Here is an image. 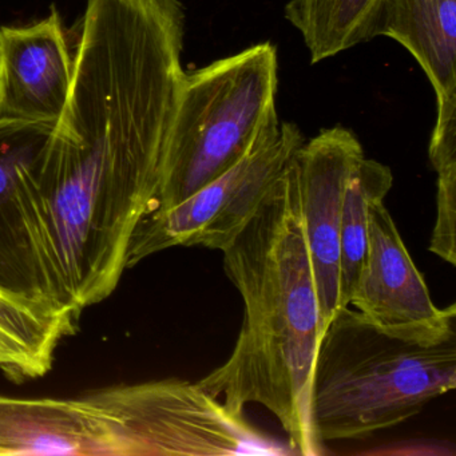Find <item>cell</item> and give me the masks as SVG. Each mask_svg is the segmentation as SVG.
<instances>
[{"label": "cell", "instance_id": "6da1fadb", "mask_svg": "<svg viewBox=\"0 0 456 456\" xmlns=\"http://www.w3.org/2000/svg\"><path fill=\"white\" fill-rule=\"evenodd\" d=\"M178 86L119 45L74 55L65 109L41 167L63 293L81 314L113 293L130 237L159 189Z\"/></svg>", "mask_w": 456, "mask_h": 456}, {"label": "cell", "instance_id": "7a4b0ae2", "mask_svg": "<svg viewBox=\"0 0 456 456\" xmlns=\"http://www.w3.org/2000/svg\"><path fill=\"white\" fill-rule=\"evenodd\" d=\"M224 269L244 301L229 359L197 381L229 410L264 405L292 452L324 453L309 413L312 370L322 340L320 303L304 233L295 156L236 239Z\"/></svg>", "mask_w": 456, "mask_h": 456}, {"label": "cell", "instance_id": "3957f363", "mask_svg": "<svg viewBox=\"0 0 456 456\" xmlns=\"http://www.w3.org/2000/svg\"><path fill=\"white\" fill-rule=\"evenodd\" d=\"M456 387V336L420 346L338 309L320 340L309 413L320 442L367 439L418 415Z\"/></svg>", "mask_w": 456, "mask_h": 456}, {"label": "cell", "instance_id": "277c9868", "mask_svg": "<svg viewBox=\"0 0 456 456\" xmlns=\"http://www.w3.org/2000/svg\"><path fill=\"white\" fill-rule=\"evenodd\" d=\"M277 87L271 42L185 71L161 180L142 217L175 207L234 167L277 116Z\"/></svg>", "mask_w": 456, "mask_h": 456}, {"label": "cell", "instance_id": "5b68a950", "mask_svg": "<svg viewBox=\"0 0 456 456\" xmlns=\"http://www.w3.org/2000/svg\"><path fill=\"white\" fill-rule=\"evenodd\" d=\"M297 125L274 116L245 156L228 172L164 212L138 221L126 268L175 247L223 250L255 215L272 185L304 143Z\"/></svg>", "mask_w": 456, "mask_h": 456}, {"label": "cell", "instance_id": "8992f818", "mask_svg": "<svg viewBox=\"0 0 456 456\" xmlns=\"http://www.w3.org/2000/svg\"><path fill=\"white\" fill-rule=\"evenodd\" d=\"M54 127L0 122V287L73 312L63 293L41 183Z\"/></svg>", "mask_w": 456, "mask_h": 456}, {"label": "cell", "instance_id": "52a82bcc", "mask_svg": "<svg viewBox=\"0 0 456 456\" xmlns=\"http://www.w3.org/2000/svg\"><path fill=\"white\" fill-rule=\"evenodd\" d=\"M349 306L376 330L420 346L456 336V305L437 308L384 201L370 207L367 252Z\"/></svg>", "mask_w": 456, "mask_h": 456}, {"label": "cell", "instance_id": "ba28073f", "mask_svg": "<svg viewBox=\"0 0 456 456\" xmlns=\"http://www.w3.org/2000/svg\"><path fill=\"white\" fill-rule=\"evenodd\" d=\"M362 143L343 126L324 129L295 154L304 233L320 303L322 336L340 309L341 216L346 183L364 159Z\"/></svg>", "mask_w": 456, "mask_h": 456}, {"label": "cell", "instance_id": "9c48e42d", "mask_svg": "<svg viewBox=\"0 0 456 456\" xmlns=\"http://www.w3.org/2000/svg\"><path fill=\"white\" fill-rule=\"evenodd\" d=\"M73 78L62 17L0 28V122L57 124Z\"/></svg>", "mask_w": 456, "mask_h": 456}, {"label": "cell", "instance_id": "30bf717a", "mask_svg": "<svg viewBox=\"0 0 456 456\" xmlns=\"http://www.w3.org/2000/svg\"><path fill=\"white\" fill-rule=\"evenodd\" d=\"M375 37L410 52L436 94V116L456 114V0H381Z\"/></svg>", "mask_w": 456, "mask_h": 456}, {"label": "cell", "instance_id": "8fae6325", "mask_svg": "<svg viewBox=\"0 0 456 456\" xmlns=\"http://www.w3.org/2000/svg\"><path fill=\"white\" fill-rule=\"evenodd\" d=\"M381 0H290L285 18L300 33L311 63L372 41Z\"/></svg>", "mask_w": 456, "mask_h": 456}, {"label": "cell", "instance_id": "7c38bea8", "mask_svg": "<svg viewBox=\"0 0 456 456\" xmlns=\"http://www.w3.org/2000/svg\"><path fill=\"white\" fill-rule=\"evenodd\" d=\"M76 314L0 287V341L20 360L28 379L50 370L55 349L76 330Z\"/></svg>", "mask_w": 456, "mask_h": 456}, {"label": "cell", "instance_id": "4fadbf2b", "mask_svg": "<svg viewBox=\"0 0 456 456\" xmlns=\"http://www.w3.org/2000/svg\"><path fill=\"white\" fill-rule=\"evenodd\" d=\"M392 185V170L365 157L346 183L341 216L340 309L348 305L364 264L370 207L384 201Z\"/></svg>", "mask_w": 456, "mask_h": 456}, {"label": "cell", "instance_id": "5bb4252c", "mask_svg": "<svg viewBox=\"0 0 456 456\" xmlns=\"http://www.w3.org/2000/svg\"><path fill=\"white\" fill-rule=\"evenodd\" d=\"M436 172V218L429 252L456 265V121H436L429 142Z\"/></svg>", "mask_w": 456, "mask_h": 456}, {"label": "cell", "instance_id": "9a60e30c", "mask_svg": "<svg viewBox=\"0 0 456 456\" xmlns=\"http://www.w3.org/2000/svg\"><path fill=\"white\" fill-rule=\"evenodd\" d=\"M0 370L15 379V380H25L28 379L26 376L25 368H23L20 360L0 341Z\"/></svg>", "mask_w": 456, "mask_h": 456}]
</instances>
